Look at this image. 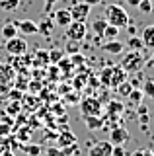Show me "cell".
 <instances>
[{"instance_id":"cell-1","label":"cell","mask_w":154,"mask_h":156,"mask_svg":"<svg viewBox=\"0 0 154 156\" xmlns=\"http://www.w3.org/2000/svg\"><path fill=\"white\" fill-rule=\"evenodd\" d=\"M105 20H107L109 26H115L119 29L127 27L129 23H131V18H129L127 10L123 6H119V4H109V6L105 8Z\"/></svg>"},{"instance_id":"cell-2","label":"cell","mask_w":154,"mask_h":156,"mask_svg":"<svg viewBox=\"0 0 154 156\" xmlns=\"http://www.w3.org/2000/svg\"><path fill=\"white\" fill-rule=\"evenodd\" d=\"M123 80H127V72L121 68V65L117 66H107L100 72V82L109 88H117Z\"/></svg>"},{"instance_id":"cell-3","label":"cell","mask_w":154,"mask_h":156,"mask_svg":"<svg viewBox=\"0 0 154 156\" xmlns=\"http://www.w3.org/2000/svg\"><path fill=\"white\" fill-rule=\"evenodd\" d=\"M146 65V58H144L142 51H129L127 55L121 58V68L125 72H138L141 68Z\"/></svg>"},{"instance_id":"cell-4","label":"cell","mask_w":154,"mask_h":156,"mask_svg":"<svg viewBox=\"0 0 154 156\" xmlns=\"http://www.w3.org/2000/svg\"><path fill=\"white\" fill-rule=\"evenodd\" d=\"M86 33H88V27H86V22H72L66 26V37L70 39V41H82L86 37Z\"/></svg>"},{"instance_id":"cell-5","label":"cell","mask_w":154,"mask_h":156,"mask_svg":"<svg viewBox=\"0 0 154 156\" xmlns=\"http://www.w3.org/2000/svg\"><path fill=\"white\" fill-rule=\"evenodd\" d=\"M80 109H82V115H102L103 107L100 104L98 98H84L82 101H80Z\"/></svg>"},{"instance_id":"cell-6","label":"cell","mask_w":154,"mask_h":156,"mask_svg":"<svg viewBox=\"0 0 154 156\" xmlns=\"http://www.w3.org/2000/svg\"><path fill=\"white\" fill-rule=\"evenodd\" d=\"M6 51L10 53V55H14V57H20V55H23V53L27 51V41L23 37H20V35H16V37H12V39L6 41Z\"/></svg>"},{"instance_id":"cell-7","label":"cell","mask_w":154,"mask_h":156,"mask_svg":"<svg viewBox=\"0 0 154 156\" xmlns=\"http://www.w3.org/2000/svg\"><path fill=\"white\" fill-rule=\"evenodd\" d=\"M90 10H92V6H88L86 2H74L68 12H70V18L74 22H86L90 16Z\"/></svg>"},{"instance_id":"cell-8","label":"cell","mask_w":154,"mask_h":156,"mask_svg":"<svg viewBox=\"0 0 154 156\" xmlns=\"http://www.w3.org/2000/svg\"><path fill=\"white\" fill-rule=\"evenodd\" d=\"M111 150H113V144L109 140H98L96 144L90 146L88 156H111Z\"/></svg>"},{"instance_id":"cell-9","label":"cell","mask_w":154,"mask_h":156,"mask_svg":"<svg viewBox=\"0 0 154 156\" xmlns=\"http://www.w3.org/2000/svg\"><path fill=\"white\" fill-rule=\"evenodd\" d=\"M129 139H131V133H129L125 127H121V125L113 127L111 133H109V143L111 144H125Z\"/></svg>"},{"instance_id":"cell-10","label":"cell","mask_w":154,"mask_h":156,"mask_svg":"<svg viewBox=\"0 0 154 156\" xmlns=\"http://www.w3.org/2000/svg\"><path fill=\"white\" fill-rule=\"evenodd\" d=\"M103 53H107V55H121L125 51V43L123 41H117V39H111V41H105V45L102 47Z\"/></svg>"},{"instance_id":"cell-11","label":"cell","mask_w":154,"mask_h":156,"mask_svg":"<svg viewBox=\"0 0 154 156\" xmlns=\"http://www.w3.org/2000/svg\"><path fill=\"white\" fill-rule=\"evenodd\" d=\"M51 18H53V22H55L57 26H61V27H66V26L72 22L68 8H62V10H57V12H53Z\"/></svg>"},{"instance_id":"cell-12","label":"cell","mask_w":154,"mask_h":156,"mask_svg":"<svg viewBox=\"0 0 154 156\" xmlns=\"http://www.w3.org/2000/svg\"><path fill=\"white\" fill-rule=\"evenodd\" d=\"M18 33L22 35H35L37 33V23L31 22V20H22V22H16Z\"/></svg>"},{"instance_id":"cell-13","label":"cell","mask_w":154,"mask_h":156,"mask_svg":"<svg viewBox=\"0 0 154 156\" xmlns=\"http://www.w3.org/2000/svg\"><path fill=\"white\" fill-rule=\"evenodd\" d=\"M53 26H55L53 18H43L41 22L37 23V33H41L43 37H49L53 33Z\"/></svg>"},{"instance_id":"cell-14","label":"cell","mask_w":154,"mask_h":156,"mask_svg":"<svg viewBox=\"0 0 154 156\" xmlns=\"http://www.w3.org/2000/svg\"><path fill=\"white\" fill-rule=\"evenodd\" d=\"M84 123L90 131H98L100 127H103L102 115H84Z\"/></svg>"},{"instance_id":"cell-15","label":"cell","mask_w":154,"mask_h":156,"mask_svg":"<svg viewBox=\"0 0 154 156\" xmlns=\"http://www.w3.org/2000/svg\"><path fill=\"white\" fill-rule=\"evenodd\" d=\"M142 45L148 49H154V23L152 26H146L142 29Z\"/></svg>"},{"instance_id":"cell-16","label":"cell","mask_w":154,"mask_h":156,"mask_svg":"<svg viewBox=\"0 0 154 156\" xmlns=\"http://www.w3.org/2000/svg\"><path fill=\"white\" fill-rule=\"evenodd\" d=\"M0 33H2V37L6 39H12V37H16V35H20L18 33V27H16V22H8V23H4L2 29H0Z\"/></svg>"},{"instance_id":"cell-17","label":"cell","mask_w":154,"mask_h":156,"mask_svg":"<svg viewBox=\"0 0 154 156\" xmlns=\"http://www.w3.org/2000/svg\"><path fill=\"white\" fill-rule=\"evenodd\" d=\"M123 104L121 101H115V100H111L107 105H105V115H113V117H119L123 113Z\"/></svg>"},{"instance_id":"cell-18","label":"cell","mask_w":154,"mask_h":156,"mask_svg":"<svg viewBox=\"0 0 154 156\" xmlns=\"http://www.w3.org/2000/svg\"><path fill=\"white\" fill-rule=\"evenodd\" d=\"M119 31H121V29H119V27H115V26H109V23H107V27L103 29L102 37L105 39V41H111V39H117Z\"/></svg>"},{"instance_id":"cell-19","label":"cell","mask_w":154,"mask_h":156,"mask_svg":"<svg viewBox=\"0 0 154 156\" xmlns=\"http://www.w3.org/2000/svg\"><path fill=\"white\" fill-rule=\"evenodd\" d=\"M142 94L148 96V98L154 101V80H152V78H146V80H144V84H142Z\"/></svg>"},{"instance_id":"cell-20","label":"cell","mask_w":154,"mask_h":156,"mask_svg":"<svg viewBox=\"0 0 154 156\" xmlns=\"http://www.w3.org/2000/svg\"><path fill=\"white\" fill-rule=\"evenodd\" d=\"M76 143V139H74V135L72 133H62L59 136V146H62V148H66V146H70V144H74Z\"/></svg>"},{"instance_id":"cell-21","label":"cell","mask_w":154,"mask_h":156,"mask_svg":"<svg viewBox=\"0 0 154 156\" xmlns=\"http://www.w3.org/2000/svg\"><path fill=\"white\" fill-rule=\"evenodd\" d=\"M18 6H20V0H0V8L4 12H14L18 10Z\"/></svg>"},{"instance_id":"cell-22","label":"cell","mask_w":154,"mask_h":156,"mask_svg":"<svg viewBox=\"0 0 154 156\" xmlns=\"http://www.w3.org/2000/svg\"><path fill=\"white\" fill-rule=\"evenodd\" d=\"M107 27V20L102 18V20H96V22L92 23V29H94V33L98 37H102V33H103V29Z\"/></svg>"},{"instance_id":"cell-23","label":"cell","mask_w":154,"mask_h":156,"mask_svg":"<svg viewBox=\"0 0 154 156\" xmlns=\"http://www.w3.org/2000/svg\"><path fill=\"white\" fill-rule=\"evenodd\" d=\"M115 90L119 92V96H123V98H127L129 94H131V90H133V86H131V82L129 80H123L121 84H119L117 88H115Z\"/></svg>"},{"instance_id":"cell-24","label":"cell","mask_w":154,"mask_h":156,"mask_svg":"<svg viewBox=\"0 0 154 156\" xmlns=\"http://www.w3.org/2000/svg\"><path fill=\"white\" fill-rule=\"evenodd\" d=\"M127 45H129V49H131V51H142V49H144L141 37H129Z\"/></svg>"},{"instance_id":"cell-25","label":"cell","mask_w":154,"mask_h":156,"mask_svg":"<svg viewBox=\"0 0 154 156\" xmlns=\"http://www.w3.org/2000/svg\"><path fill=\"white\" fill-rule=\"evenodd\" d=\"M14 76L12 68L10 66H0V84H4V82H10Z\"/></svg>"},{"instance_id":"cell-26","label":"cell","mask_w":154,"mask_h":156,"mask_svg":"<svg viewBox=\"0 0 154 156\" xmlns=\"http://www.w3.org/2000/svg\"><path fill=\"white\" fill-rule=\"evenodd\" d=\"M129 100H131V104H135V105H141V101H142V98H144V94H142V90H131V94L127 96Z\"/></svg>"},{"instance_id":"cell-27","label":"cell","mask_w":154,"mask_h":156,"mask_svg":"<svg viewBox=\"0 0 154 156\" xmlns=\"http://www.w3.org/2000/svg\"><path fill=\"white\" fill-rule=\"evenodd\" d=\"M62 55H65V51H61V49H51L49 51V62L57 65V62L62 58Z\"/></svg>"},{"instance_id":"cell-28","label":"cell","mask_w":154,"mask_h":156,"mask_svg":"<svg viewBox=\"0 0 154 156\" xmlns=\"http://www.w3.org/2000/svg\"><path fill=\"white\" fill-rule=\"evenodd\" d=\"M23 150H26L27 156H39L43 152V148L39 144H27V146H23Z\"/></svg>"},{"instance_id":"cell-29","label":"cell","mask_w":154,"mask_h":156,"mask_svg":"<svg viewBox=\"0 0 154 156\" xmlns=\"http://www.w3.org/2000/svg\"><path fill=\"white\" fill-rule=\"evenodd\" d=\"M10 133H12L10 121H0V136H2V139H6V136H10Z\"/></svg>"},{"instance_id":"cell-30","label":"cell","mask_w":154,"mask_h":156,"mask_svg":"<svg viewBox=\"0 0 154 156\" xmlns=\"http://www.w3.org/2000/svg\"><path fill=\"white\" fill-rule=\"evenodd\" d=\"M138 10H141L142 14H150L152 12V8H154V4L150 2V0H141V2H138V6H137Z\"/></svg>"},{"instance_id":"cell-31","label":"cell","mask_w":154,"mask_h":156,"mask_svg":"<svg viewBox=\"0 0 154 156\" xmlns=\"http://www.w3.org/2000/svg\"><path fill=\"white\" fill-rule=\"evenodd\" d=\"M78 43H80V41H70V39H68V43L65 45V51L68 53V55H74V53H78V51H80V45H78Z\"/></svg>"},{"instance_id":"cell-32","label":"cell","mask_w":154,"mask_h":156,"mask_svg":"<svg viewBox=\"0 0 154 156\" xmlns=\"http://www.w3.org/2000/svg\"><path fill=\"white\" fill-rule=\"evenodd\" d=\"M35 61H37V65H49V53L47 51H37Z\"/></svg>"},{"instance_id":"cell-33","label":"cell","mask_w":154,"mask_h":156,"mask_svg":"<svg viewBox=\"0 0 154 156\" xmlns=\"http://www.w3.org/2000/svg\"><path fill=\"white\" fill-rule=\"evenodd\" d=\"M70 62H72V66H78V65H82V62H86V58H84V55H80V51H78V53H74V55H70Z\"/></svg>"},{"instance_id":"cell-34","label":"cell","mask_w":154,"mask_h":156,"mask_svg":"<svg viewBox=\"0 0 154 156\" xmlns=\"http://www.w3.org/2000/svg\"><path fill=\"white\" fill-rule=\"evenodd\" d=\"M57 66H59L61 70H70V68H72V62H70V58H65V57H62L61 61L57 62Z\"/></svg>"},{"instance_id":"cell-35","label":"cell","mask_w":154,"mask_h":156,"mask_svg":"<svg viewBox=\"0 0 154 156\" xmlns=\"http://www.w3.org/2000/svg\"><path fill=\"white\" fill-rule=\"evenodd\" d=\"M138 123H141V129H148V113L144 111V113H138Z\"/></svg>"},{"instance_id":"cell-36","label":"cell","mask_w":154,"mask_h":156,"mask_svg":"<svg viewBox=\"0 0 154 156\" xmlns=\"http://www.w3.org/2000/svg\"><path fill=\"white\" fill-rule=\"evenodd\" d=\"M111 156H127V152H125V148H123V144H113Z\"/></svg>"},{"instance_id":"cell-37","label":"cell","mask_w":154,"mask_h":156,"mask_svg":"<svg viewBox=\"0 0 154 156\" xmlns=\"http://www.w3.org/2000/svg\"><path fill=\"white\" fill-rule=\"evenodd\" d=\"M47 156H65L61 148H47Z\"/></svg>"},{"instance_id":"cell-38","label":"cell","mask_w":154,"mask_h":156,"mask_svg":"<svg viewBox=\"0 0 154 156\" xmlns=\"http://www.w3.org/2000/svg\"><path fill=\"white\" fill-rule=\"evenodd\" d=\"M18 111H20V105H18V104H10V105H8V113H10V115H16Z\"/></svg>"},{"instance_id":"cell-39","label":"cell","mask_w":154,"mask_h":156,"mask_svg":"<svg viewBox=\"0 0 154 156\" xmlns=\"http://www.w3.org/2000/svg\"><path fill=\"white\" fill-rule=\"evenodd\" d=\"M86 82H88V80H86V76H76V80H74V86H82V84H86Z\"/></svg>"},{"instance_id":"cell-40","label":"cell","mask_w":154,"mask_h":156,"mask_svg":"<svg viewBox=\"0 0 154 156\" xmlns=\"http://www.w3.org/2000/svg\"><path fill=\"white\" fill-rule=\"evenodd\" d=\"M59 0H45V12H51V8H53V4H57Z\"/></svg>"},{"instance_id":"cell-41","label":"cell","mask_w":154,"mask_h":156,"mask_svg":"<svg viewBox=\"0 0 154 156\" xmlns=\"http://www.w3.org/2000/svg\"><path fill=\"white\" fill-rule=\"evenodd\" d=\"M82 2H86L88 6H98V4H102L103 0H82Z\"/></svg>"},{"instance_id":"cell-42","label":"cell","mask_w":154,"mask_h":156,"mask_svg":"<svg viewBox=\"0 0 154 156\" xmlns=\"http://www.w3.org/2000/svg\"><path fill=\"white\" fill-rule=\"evenodd\" d=\"M125 2L129 4V6H133V8H137L138 6V2H141V0H125Z\"/></svg>"},{"instance_id":"cell-43","label":"cell","mask_w":154,"mask_h":156,"mask_svg":"<svg viewBox=\"0 0 154 156\" xmlns=\"http://www.w3.org/2000/svg\"><path fill=\"white\" fill-rule=\"evenodd\" d=\"M66 100H68V101H72V104H74V101H78V96H76V92H72V94H70V98H66Z\"/></svg>"},{"instance_id":"cell-44","label":"cell","mask_w":154,"mask_h":156,"mask_svg":"<svg viewBox=\"0 0 154 156\" xmlns=\"http://www.w3.org/2000/svg\"><path fill=\"white\" fill-rule=\"evenodd\" d=\"M141 156H154L152 150H141Z\"/></svg>"},{"instance_id":"cell-45","label":"cell","mask_w":154,"mask_h":156,"mask_svg":"<svg viewBox=\"0 0 154 156\" xmlns=\"http://www.w3.org/2000/svg\"><path fill=\"white\" fill-rule=\"evenodd\" d=\"M2 156H14V152H12V150H8V148H4V152H2Z\"/></svg>"},{"instance_id":"cell-46","label":"cell","mask_w":154,"mask_h":156,"mask_svg":"<svg viewBox=\"0 0 154 156\" xmlns=\"http://www.w3.org/2000/svg\"><path fill=\"white\" fill-rule=\"evenodd\" d=\"M127 156H141V150H135V152H131V154H127Z\"/></svg>"},{"instance_id":"cell-47","label":"cell","mask_w":154,"mask_h":156,"mask_svg":"<svg viewBox=\"0 0 154 156\" xmlns=\"http://www.w3.org/2000/svg\"><path fill=\"white\" fill-rule=\"evenodd\" d=\"M150 66H154V53H152V57H150V62H148Z\"/></svg>"},{"instance_id":"cell-48","label":"cell","mask_w":154,"mask_h":156,"mask_svg":"<svg viewBox=\"0 0 154 156\" xmlns=\"http://www.w3.org/2000/svg\"><path fill=\"white\" fill-rule=\"evenodd\" d=\"M0 92H6V84H0Z\"/></svg>"},{"instance_id":"cell-49","label":"cell","mask_w":154,"mask_h":156,"mask_svg":"<svg viewBox=\"0 0 154 156\" xmlns=\"http://www.w3.org/2000/svg\"><path fill=\"white\" fill-rule=\"evenodd\" d=\"M2 152H4V146H2V144H0V156H2Z\"/></svg>"},{"instance_id":"cell-50","label":"cell","mask_w":154,"mask_h":156,"mask_svg":"<svg viewBox=\"0 0 154 156\" xmlns=\"http://www.w3.org/2000/svg\"><path fill=\"white\" fill-rule=\"evenodd\" d=\"M0 144H2V146H4V139H2V136H0Z\"/></svg>"},{"instance_id":"cell-51","label":"cell","mask_w":154,"mask_h":156,"mask_svg":"<svg viewBox=\"0 0 154 156\" xmlns=\"http://www.w3.org/2000/svg\"><path fill=\"white\" fill-rule=\"evenodd\" d=\"M150 2H152V4H154V0H150Z\"/></svg>"}]
</instances>
